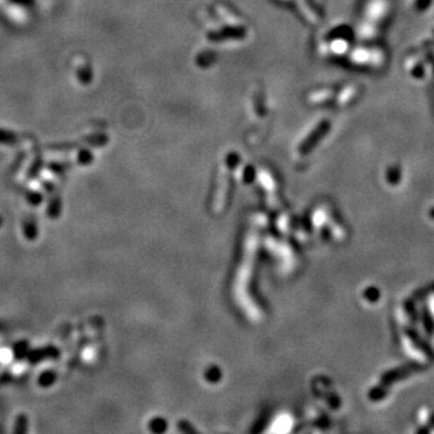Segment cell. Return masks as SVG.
<instances>
[{
	"label": "cell",
	"instance_id": "6da1fadb",
	"mask_svg": "<svg viewBox=\"0 0 434 434\" xmlns=\"http://www.w3.org/2000/svg\"><path fill=\"white\" fill-rule=\"evenodd\" d=\"M61 356L58 347L55 345H47L40 349H31L28 351L25 360L31 364H38L47 360H58Z\"/></svg>",
	"mask_w": 434,
	"mask_h": 434
},
{
	"label": "cell",
	"instance_id": "7a4b0ae2",
	"mask_svg": "<svg viewBox=\"0 0 434 434\" xmlns=\"http://www.w3.org/2000/svg\"><path fill=\"white\" fill-rule=\"evenodd\" d=\"M22 231L24 238L29 241H34L39 235L38 222L34 214H27L22 218Z\"/></svg>",
	"mask_w": 434,
	"mask_h": 434
},
{
	"label": "cell",
	"instance_id": "3957f363",
	"mask_svg": "<svg viewBox=\"0 0 434 434\" xmlns=\"http://www.w3.org/2000/svg\"><path fill=\"white\" fill-rule=\"evenodd\" d=\"M62 198L59 195H55L48 201L47 209H46V215L51 218V220H57L62 215Z\"/></svg>",
	"mask_w": 434,
	"mask_h": 434
},
{
	"label": "cell",
	"instance_id": "277c9868",
	"mask_svg": "<svg viewBox=\"0 0 434 434\" xmlns=\"http://www.w3.org/2000/svg\"><path fill=\"white\" fill-rule=\"evenodd\" d=\"M57 379H58V375L57 373H56V370L54 369L44 370V372H42L38 377V385L42 387V389H48V387H51L54 384H56Z\"/></svg>",
	"mask_w": 434,
	"mask_h": 434
},
{
	"label": "cell",
	"instance_id": "5b68a950",
	"mask_svg": "<svg viewBox=\"0 0 434 434\" xmlns=\"http://www.w3.org/2000/svg\"><path fill=\"white\" fill-rule=\"evenodd\" d=\"M29 343L27 340H21L18 341V343L15 344L14 346V359L16 362H21V361L25 360V357H27L28 351L31 350L29 349Z\"/></svg>",
	"mask_w": 434,
	"mask_h": 434
},
{
	"label": "cell",
	"instance_id": "8992f818",
	"mask_svg": "<svg viewBox=\"0 0 434 434\" xmlns=\"http://www.w3.org/2000/svg\"><path fill=\"white\" fill-rule=\"evenodd\" d=\"M28 425H29V421H28L27 415H25V414H19V415L16 417L15 427H14V430H12V432L17 433V434L27 433L28 432Z\"/></svg>",
	"mask_w": 434,
	"mask_h": 434
},
{
	"label": "cell",
	"instance_id": "52a82bcc",
	"mask_svg": "<svg viewBox=\"0 0 434 434\" xmlns=\"http://www.w3.org/2000/svg\"><path fill=\"white\" fill-rule=\"evenodd\" d=\"M25 197H27L28 203L33 205V207H39L42 203V200H44V197L39 192H28Z\"/></svg>",
	"mask_w": 434,
	"mask_h": 434
},
{
	"label": "cell",
	"instance_id": "ba28073f",
	"mask_svg": "<svg viewBox=\"0 0 434 434\" xmlns=\"http://www.w3.org/2000/svg\"><path fill=\"white\" fill-rule=\"evenodd\" d=\"M11 377H12V374L10 373V372H4L2 374V376H0V381H2V382H9L10 380H11Z\"/></svg>",
	"mask_w": 434,
	"mask_h": 434
},
{
	"label": "cell",
	"instance_id": "9c48e42d",
	"mask_svg": "<svg viewBox=\"0 0 434 434\" xmlns=\"http://www.w3.org/2000/svg\"><path fill=\"white\" fill-rule=\"evenodd\" d=\"M3 224H4V218L0 216V228L3 227Z\"/></svg>",
	"mask_w": 434,
	"mask_h": 434
},
{
	"label": "cell",
	"instance_id": "30bf717a",
	"mask_svg": "<svg viewBox=\"0 0 434 434\" xmlns=\"http://www.w3.org/2000/svg\"><path fill=\"white\" fill-rule=\"evenodd\" d=\"M430 215H432V217H434V210L432 211V213H430Z\"/></svg>",
	"mask_w": 434,
	"mask_h": 434
}]
</instances>
